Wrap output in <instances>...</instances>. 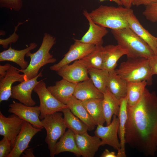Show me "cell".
<instances>
[{
	"label": "cell",
	"mask_w": 157,
	"mask_h": 157,
	"mask_svg": "<svg viewBox=\"0 0 157 157\" xmlns=\"http://www.w3.org/2000/svg\"><path fill=\"white\" fill-rule=\"evenodd\" d=\"M123 6L125 8H131L132 5L133 0H120Z\"/></svg>",
	"instance_id": "obj_42"
},
{
	"label": "cell",
	"mask_w": 157,
	"mask_h": 157,
	"mask_svg": "<svg viewBox=\"0 0 157 157\" xmlns=\"http://www.w3.org/2000/svg\"><path fill=\"white\" fill-rule=\"evenodd\" d=\"M122 7L101 5L89 13L93 22L102 27L118 29L128 27V15L131 10Z\"/></svg>",
	"instance_id": "obj_2"
},
{
	"label": "cell",
	"mask_w": 157,
	"mask_h": 157,
	"mask_svg": "<svg viewBox=\"0 0 157 157\" xmlns=\"http://www.w3.org/2000/svg\"><path fill=\"white\" fill-rule=\"evenodd\" d=\"M24 23V22H19L17 25L15 26L14 31L12 35L6 39H0V44L2 45L3 48L6 49L9 44L11 43H15L17 41L19 35L16 33V31L17 30L18 26Z\"/></svg>",
	"instance_id": "obj_35"
},
{
	"label": "cell",
	"mask_w": 157,
	"mask_h": 157,
	"mask_svg": "<svg viewBox=\"0 0 157 157\" xmlns=\"http://www.w3.org/2000/svg\"><path fill=\"white\" fill-rule=\"evenodd\" d=\"M145 6V8L142 13L143 15L150 22L153 23L157 22V1Z\"/></svg>",
	"instance_id": "obj_33"
},
{
	"label": "cell",
	"mask_w": 157,
	"mask_h": 157,
	"mask_svg": "<svg viewBox=\"0 0 157 157\" xmlns=\"http://www.w3.org/2000/svg\"><path fill=\"white\" fill-rule=\"evenodd\" d=\"M116 115H114L110 123L106 126L98 125L94 132L95 136L101 140V146L108 145L117 151L120 149V144L118 138L119 119Z\"/></svg>",
	"instance_id": "obj_9"
},
{
	"label": "cell",
	"mask_w": 157,
	"mask_h": 157,
	"mask_svg": "<svg viewBox=\"0 0 157 157\" xmlns=\"http://www.w3.org/2000/svg\"><path fill=\"white\" fill-rule=\"evenodd\" d=\"M88 72L95 87L104 94L107 88L109 72L104 69L91 68L88 69Z\"/></svg>",
	"instance_id": "obj_31"
},
{
	"label": "cell",
	"mask_w": 157,
	"mask_h": 157,
	"mask_svg": "<svg viewBox=\"0 0 157 157\" xmlns=\"http://www.w3.org/2000/svg\"><path fill=\"white\" fill-rule=\"evenodd\" d=\"M9 107V112L16 115L36 128L41 129L44 128L40 118V111L39 106H28L13 101Z\"/></svg>",
	"instance_id": "obj_10"
},
{
	"label": "cell",
	"mask_w": 157,
	"mask_h": 157,
	"mask_svg": "<svg viewBox=\"0 0 157 157\" xmlns=\"http://www.w3.org/2000/svg\"><path fill=\"white\" fill-rule=\"evenodd\" d=\"M44 79L40 81L33 91L37 94L40 102V119L41 120L47 115L61 111L67 106L57 99L49 91Z\"/></svg>",
	"instance_id": "obj_7"
},
{
	"label": "cell",
	"mask_w": 157,
	"mask_h": 157,
	"mask_svg": "<svg viewBox=\"0 0 157 157\" xmlns=\"http://www.w3.org/2000/svg\"><path fill=\"white\" fill-rule=\"evenodd\" d=\"M83 14L88 21L89 27L88 30L83 36L81 42L95 46L102 45L103 38L108 33L106 28L101 26L94 23L90 18L89 13L86 10H83Z\"/></svg>",
	"instance_id": "obj_15"
},
{
	"label": "cell",
	"mask_w": 157,
	"mask_h": 157,
	"mask_svg": "<svg viewBox=\"0 0 157 157\" xmlns=\"http://www.w3.org/2000/svg\"><path fill=\"white\" fill-rule=\"evenodd\" d=\"M73 96L81 101L103 98V94L95 87L90 78L76 83Z\"/></svg>",
	"instance_id": "obj_22"
},
{
	"label": "cell",
	"mask_w": 157,
	"mask_h": 157,
	"mask_svg": "<svg viewBox=\"0 0 157 157\" xmlns=\"http://www.w3.org/2000/svg\"><path fill=\"white\" fill-rule=\"evenodd\" d=\"M9 48L0 53V61H9L16 63L22 70L26 69L28 67V62L25 60V56L31 50L35 49L37 44L35 42L31 43L27 48L21 50L12 48L11 44Z\"/></svg>",
	"instance_id": "obj_18"
},
{
	"label": "cell",
	"mask_w": 157,
	"mask_h": 157,
	"mask_svg": "<svg viewBox=\"0 0 157 157\" xmlns=\"http://www.w3.org/2000/svg\"><path fill=\"white\" fill-rule=\"evenodd\" d=\"M11 66V65L8 63H7L3 65H0V79L6 76L8 70Z\"/></svg>",
	"instance_id": "obj_39"
},
{
	"label": "cell",
	"mask_w": 157,
	"mask_h": 157,
	"mask_svg": "<svg viewBox=\"0 0 157 157\" xmlns=\"http://www.w3.org/2000/svg\"><path fill=\"white\" fill-rule=\"evenodd\" d=\"M103 99L94 98L82 101L90 117L96 125L106 122L104 113Z\"/></svg>",
	"instance_id": "obj_27"
},
{
	"label": "cell",
	"mask_w": 157,
	"mask_h": 157,
	"mask_svg": "<svg viewBox=\"0 0 157 157\" xmlns=\"http://www.w3.org/2000/svg\"><path fill=\"white\" fill-rule=\"evenodd\" d=\"M127 21L130 28L146 43L157 55L156 37L152 35L143 27L134 15L132 9L128 15Z\"/></svg>",
	"instance_id": "obj_20"
},
{
	"label": "cell",
	"mask_w": 157,
	"mask_h": 157,
	"mask_svg": "<svg viewBox=\"0 0 157 157\" xmlns=\"http://www.w3.org/2000/svg\"><path fill=\"white\" fill-rule=\"evenodd\" d=\"M64 152L72 153L77 157L81 156L76 144L75 134L68 129L57 142L54 154L55 155Z\"/></svg>",
	"instance_id": "obj_23"
},
{
	"label": "cell",
	"mask_w": 157,
	"mask_h": 157,
	"mask_svg": "<svg viewBox=\"0 0 157 157\" xmlns=\"http://www.w3.org/2000/svg\"><path fill=\"white\" fill-rule=\"evenodd\" d=\"M120 108L118 117L119 125L118 134L120 140V149L117 151V157H125V125L127 118V97L120 100Z\"/></svg>",
	"instance_id": "obj_26"
},
{
	"label": "cell",
	"mask_w": 157,
	"mask_h": 157,
	"mask_svg": "<svg viewBox=\"0 0 157 157\" xmlns=\"http://www.w3.org/2000/svg\"><path fill=\"white\" fill-rule=\"evenodd\" d=\"M157 1V0H133L132 5L137 6L141 5L145 6L151 5Z\"/></svg>",
	"instance_id": "obj_37"
},
{
	"label": "cell",
	"mask_w": 157,
	"mask_h": 157,
	"mask_svg": "<svg viewBox=\"0 0 157 157\" xmlns=\"http://www.w3.org/2000/svg\"><path fill=\"white\" fill-rule=\"evenodd\" d=\"M41 121L47 132L45 141L48 145L50 156L53 157L57 141L65 133L67 127L62 114L59 112L46 115Z\"/></svg>",
	"instance_id": "obj_6"
},
{
	"label": "cell",
	"mask_w": 157,
	"mask_h": 157,
	"mask_svg": "<svg viewBox=\"0 0 157 157\" xmlns=\"http://www.w3.org/2000/svg\"><path fill=\"white\" fill-rule=\"evenodd\" d=\"M41 129L34 127L30 123L24 121L21 129L16 139L14 146L8 157H19L26 149L33 137Z\"/></svg>",
	"instance_id": "obj_14"
},
{
	"label": "cell",
	"mask_w": 157,
	"mask_h": 157,
	"mask_svg": "<svg viewBox=\"0 0 157 157\" xmlns=\"http://www.w3.org/2000/svg\"><path fill=\"white\" fill-rule=\"evenodd\" d=\"M33 152L32 148H27L23 151L21 156L23 157H35Z\"/></svg>",
	"instance_id": "obj_41"
},
{
	"label": "cell",
	"mask_w": 157,
	"mask_h": 157,
	"mask_svg": "<svg viewBox=\"0 0 157 157\" xmlns=\"http://www.w3.org/2000/svg\"></svg>",
	"instance_id": "obj_45"
},
{
	"label": "cell",
	"mask_w": 157,
	"mask_h": 157,
	"mask_svg": "<svg viewBox=\"0 0 157 157\" xmlns=\"http://www.w3.org/2000/svg\"><path fill=\"white\" fill-rule=\"evenodd\" d=\"M102 45H96L94 50L81 59L88 69L93 68L103 69Z\"/></svg>",
	"instance_id": "obj_32"
},
{
	"label": "cell",
	"mask_w": 157,
	"mask_h": 157,
	"mask_svg": "<svg viewBox=\"0 0 157 157\" xmlns=\"http://www.w3.org/2000/svg\"><path fill=\"white\" fill-rule=\"evenodd\" d=\"M100 2H102L106 0H109L114 2L119 6H123L120 0H99Z\"/></svg>",
	"instance_id": "obj_43"
},
{
	"label": "cell",
	"mask_w": 157,
	"mask_h": 157,
	"mask_svg": "<svg viewBox=\"0 0 157 157\" xmlns=\"http://www.w3.org/2000/svg\"><path fill=\"white\" fill-rule=\"evenodd\" d=\"M125 141L144 155L153 156L157 149V96L146 88L134 106H127Z\"/></svg>",
	"instance_id": "obj_1"
},
{
	"label": "cell",
	"mask_w": 157,
	"mask_h": 157,
	"mask_svg": "<svg viewBox=\"0 0 157 157\" xmlns=\"http://www.w3.org/2000/svg\"><path fill=\"white\" fill-rule=\"evenodd\" d=\"M74 42L71 45L68 51L59 62L50 66V70L58 71L63 66L87 56L94 49L95 46L82 42L74 39Z\"/></svg>",
	"instance_id": "obj_8"
},
{
	"label": "cell",
	"mask_w": 157,
	"mask_h": 157,
	"mask_svg": "<svg viewBox=\"0 0 157 157\" xmlns=\"http://www.w3.org/2000/svg\"><path fill=\"white\" fill-rule=\"evenodd\" d=\"M147 85V83L145 81L127 82L126 97L128 107H133L138 103L142 96Z\"/></svg>",
	"instance_id": "obj_29"
},
{
	"label": "cell",
	"mask_w": 157,
	"mask_h": 157,
	"mask_svg": "<svg viewBox=\"0 0 157 157\" xmlns=\"http://www.w3.org/2000/svg\"><path fill=\"white\" fill-rule=\"evenodd\" d=\"M57 74L68 81L77 83L90 78L88 69L81 59L75 60L71 64L63 66Z\"/></svg>",
	"instance_id": "obj_13"
},
{
	"label": "cell",
	"mask_w": 157,
	"mask_h": 157,
	"mask_svg": "<svg viewBox=\"0 0 157 157\" xmlns=\"http://www.w3.org/2000/svg\"><path fill=\"white\" fill-rule=\"evenodd\" d=\"M127 83V82L118 76L114 70L109 72L107 88L119 100L126 96Z\"/></svg>",
	"instance_id": "obj_28"
},
{
	"label": "cell",
	"mask_w": 157,
	"mask_h": 157,
	"mask_svg": "<svg viewBox=\"0 0 157 157\" xmlns=\"http://www.w3.org/2000/svg\"><path fill=\"white\" fill-rule=\"evenodd\" d=\"M156 45H157V37H156Z\"/></svg>",
	"instance_id": "obj_44"
},
{
	"label": "cell",
	"mask_w": 157,
	"mask_h": 157,
	"mask_svg": "<svg viewBox=\"0 0 157 157\" xmlns=\"http://www.w3.org/2000/svg\"><path fill=\"white\" fill-rule=\"evenodd\" d=\"M76 84L63 78L57 81L54 85L49 86L47 88L57 99L66 105L67 102L73 96Z\"/></svg>",
	"instance_id": "obj_21"
},
{
	"label": "cell",
	"mask_w": 157,
	"mask_h": 157,
	"mask_svg": "<svg viewBox=\"0 0 157 157\" xmlns=\"http://www.w3.org/2000/svg\"><path fill=\"white\" fill-rule=\"evenodd\" d=\"M12 150L9 140L3 137L0 141V157H8Z\"/></svg>",
	"instance_id": "obj_36"
},
{
	"label": "cell",
	"mask_w": 157,
	"mask_h": 157,
	"mask_svg": "<svg viewBox=\"0 0 157 157\" xmlns=\"http://www.w3.org/2000/svg\"><path fill=\"white\" fill-rule=\"evenodd\" d=\"M19 69L11 65L6 76L0 79V102L7 101L10 97L12 85L16 82H22L24 80V75L21 74Z\"/></svg>",
	"instance_id": "obj_17"
},
{
	"label": "cell",
	"mask_w": 157,
	"mask_h": 157,
	"mask_svg": "<svg viewBox=\"0 0 157 157\" xmlns=\"http://www.w3.org/2000/svg\"><path fill=\"white\" fill-rule=\"evenodd\" d=\"M111 32L118 44L127 50V58L142 57L149 59L156 55L148 45L129 27L111 29Z\"/></svg>",
	"instance_id": "obj_3"
},
{
	"label": "cell",
	"mask_w": 157,
	"mask_h": 157,
	"mask_svg": "<svg viewBox=\"0 0 157 157\" xmlns=\"http://www.w3.org/2000/svg\"><path fill=\"white\" fill-rule=\"evenodd\" d=\"M76 142L81 156L93 157L101 146V139L95 136L90 135L86 132L82 134H75Z\"/></svg>",
	"instance_id": "obj_16"
},
{
	"label": "cell",
	"mask_w": 157,
	"mask_h": 157,
	"mask_svg": "<svg viewBox=\"0 0 157 157\" xmlns=\"http://www.w3.org/2000/svg\"><path fill=\"white\" fill-rule=\"evenodd\" d=\"M61 111L63 114L67 128L75 134H82L88 131L87 125L74 115L68 107L63 109Z\"/></svg>",
	"instance_id": "obj_30"
},
{
	"label": "cell",
	"mask_w": 157,
	"mask_h": 157,
	"mask_svg": "<svg viewBox=\"0 0 157 157\" xmlns=\"http://www.w3.org/2000/svg\"><path fill=\"white\" fill-rule=\"evenodd\" d=\"M66 105L73 113L85 124L88 131L93 130L96 125L84 106L81 101L72 96Z\"/></svg>",
	"instance_id": "obj_24"
},
{
	"label": "cell",
	"mask_w": 157,
	"mask_h": 157,
	"mask_svg": "<svg viewBox=\"0 0 157 157\" xmlns=\"http://www.w3.org/2000/svg\"><path fill=\"white\" fill-rule=\"evenodd\" d=\"M101 157H117V154L114 151H110L106 149L100 156Z\"/></svg>",
	"instance_id": "obj_40"
},
{
	"label": "cell",
	"mask_w": 157,
	"mask_h": 157,
	"mask_svg": "<svg viewBox=\"0 0 157 157\" xmlns=\"http://www.w3.org/2000/svg\"><path fill=\"white\" fill-rule=\"evenodd\" d=\"M114 72L127 82L145 81L149 85L152 83L153 74L149 60L145 58H127Z\"/></svg>",
	"instance_id": "obj_5"
},
{
	"label": "cell",
	"mask_w": 157,
	"mask_h": 157,
	"mask_svg": "<svg viewBox=\"0 0 157 157\" xmlns=\"http://www.w3.org/2000/svg\"><path fill=\"white\" fill-rule=\"evenodd\" d=\"M128 53L126 49L118 44H109L103 47V69L109 72L114 70L119 59L123 56L127 55Z\"/></svg>",
	"instance_id": "obj_19"
},
{
	"label": "cell",
	"mask_w": 157,
	"mask_h": 157,
	"mask_svg": "<svg viewBox=\"0 0 157 157\" xmlns=\"http://www.w3.org/2000/svg\"><path fill=\"white\" fill-rule=\"evenodd\" d=\"M42 70L36 77L28 80H24L12 87L10 97L18 100L25 105L34 106L36 102L32 98V93L34 88L40 81H37L38 78L42 77Z\"/></svg>",
	"instance_id": "obj_11"
},
{
	"label": "cell",
	"mask_w": 157,
	"mask_h": 157,
	"mask_svg": "<svg viewBox=\"0 0 157 157\" xmlns=\"http://www.w3.org/2000/svg\"><path fill=\"white\" fill-rule=\"evenodd\" d=\"M24 120L14 114L6 117L0 112V135L9 141L13 148Z\"/></svg>",
	"instance_id": "obj_12"
},
{
	"label": "cell",
	"mask_w": 157,
	"mask_h": 157,
	"mask_svg": "<svg viewBox=\"0 0 157 157\" xmlns=\"http://www.w3.org/2000/svg\"><path fill=\"white\" fill-rule=\"evenodd\" d=\"M23 6L22 0H0V7L15 11H19Z\"/></svg>",
	"instance_id": "obj_34"
},
{
	"label": "cell",
	"mask_w": 157,
	"mask_h": 157,
	"mask_svg": "<svg viewBox=\"0 0 157 157\" xmlns=\"http://www.w3.org/2000/svg\"><path fill=\"white\" fill-rule=\"evenodd\" d=\"M148 60L153 75H157V55H155Z\"/></svg>",
	"instance_id": "obj_38"
},
{
	"label": "cell",
	"mask_w": 157,
	"mask_h": 157,
	"mask_svg": "<svg viewBox=\"0 0 157 157\" xmlns=\"http://www.w3.org/2000/svg\"><path fill=\"white\" fill-rule=\"evenodd\" d=\"M56 43V38L49 34H44L41 44L35 52H28L26 56L30 58V60L27 67L25 69H19L24 75V80L32 79L37 76L39 71L42 67L56 61L49 51Z\"/></svg>",
	"instance_id": "obj_4"
},
{
	"label": "cell",
	"mask_w": 157,
	"mask_h": 157,
	"mask_svg": "<svg viewBox=\"0 0 157 157\" xmlns=\"http://www.w3.org/2000/svg\"><path fill=\"white\" fill-rule=\"evenodd\" d=\"M120 100L117 99L107 88L103 94L102 104L106 125L111 122L112 116H118L120 108Z\"/></svg>",
	"instance_id": "obj_25"
}]
</instances>
